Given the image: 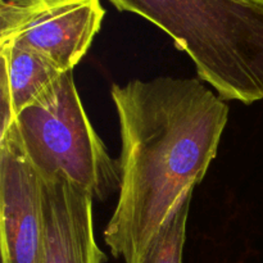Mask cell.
<instances>
[{
  "label": "cell",
  "instance_id": "obj_6",
  "mask_svg": "<svg viewBox=\"0 0 263 263\" xmlns=\"http://www.w3.org/2000/svg\"><path fill=\"white\" fill-rule=\"evenodd\" d=\"M41 263H104L105 254L95 240L91 195L64 177L41 180Z\"/></svg>",
  "mask_w": 263,
  "mask_h": 263
},
{
  "label": "cell",
  "instance_id": "obj_3",
  "mask_svg": "<svg viewBox=\"0 0 263 263\" xmlns=\"http://www.w3.org/2000/svg\"><path fill=\"white\" fill-rule=\"evenodd\" d=\"M41 180L64 177L105 200L120 189V170L87 118L73 80L62 73L12 123Z\"/></svg>",
  "mask_w": 263,
  "mask_h": 263
},
{
  "label": "cell",
  "instance_id": "obj_7",
  "mask_svg": "<svg viewBox=\"0 0 263 263\" xmlns=\"http://www.w3.org/2000/svg\"><path fill=\"white\" fill-rule=\"evenodd\" d=\"M0 61L2 135L12 126L15 116L64 72L43 57L14 45H0Z\"/></svg>",
  "mask_w": 263,
  "mask_h": 263
},
{
  "label": "cell",
  "instance_id": "obj_9",
  "mask_svg": "<svg viewBox=\"0 0 263 263\" xmlns=\"http://www.w3.org/2000/svg\"><path fill=\"white\" fill-rule=\"evenodd\" d=\"M249 2L254 3V4H258V5H262V7H263V0H249Z\"/></svg>",
  "mask_w": 263,
  "mask_h": 263
},
{
  "label": "cell",
  "instance_id": "obj_5",
  "mask_svg": "<svg viewBox=\"0 0 263 263\" xmlns=\"http://www.w3.org/2000/svg\"><path fill=\"white\" fill-rule=\"evenodd\" d=\"M0 238L2 263H41L43 185L13 125L0 135Z\"/></svg>",
  "mask_w": 263,
  "mask_h": 263
},
{
  "label": "cell",
  "instance_id": "obj_1",
  "mask_svg": "<svg viewBox=\"0 0 263 263\" xmlns=\"http://www.w3.org/2000/svg\"><path fill=\"white\" fill-rule=\"evenodd\" d=\"M120 189L104 230L116 258L141 263L181 198L204 179L228 125L225 100L195 79L113 85Z\"/></svg>",
  "mask_w": 263,
  "mask_h": 263
},
{
  "label": "cell",
  "instance_id": "obj_8",
  "mask_svg": "<svg viewBox=\"0 0 263 263\" xmlns=\"http://www.w3.org/2000/svg\"><path fill=\"white\" fill-rule=\"evenodd\" d=\"M193 192L194 190H190L181 198L171 217L166 221L152 241L141 263H182Z\"/></svg>",
  "mask_w": 263,
  "mask_h": 263
},
{
  "label": "cell",
  "instance_id": "obj_2",
  "mask_svg": "<svg viewBox=\"0 0 263 263\" xmlns=\"http://www.w3.org/2000/svg\"><path fill=\"white\" fill-rule=\"evenodd\" d=\"M145 18L195 64L223 100L263 99V7L249 0H108Z\"/></svg>",
  "mask_w": 263,
  "mask_h": 263
},
{
  "label": "cell",
  "instance_id": "obj_4",
  "mask_svg": "<svg viewBox=\"0 0 263 263\" xmlns=\"http://www.w3.org/2000/svg\"><path fill=\"white\" fill-rule=\"evenodd\" d=\"M100 0H2L0 45L26 49L73 71L104 20Z\"/></svg>",
  "mask_w": 263,
  "mask_h": 263
}]
</instances>
